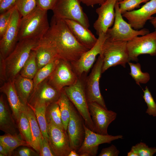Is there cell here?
I'll return each instance as SVG.
<instances>
[{
	"label": "cell",
	"instance_id": "ba28073f",
	"mask_svg": "<svg viewBox=\"0 0 156 156\" xmlns=\"http://www.w3.org/2000/svg\"><path fill=\"white\" fill-rule=\"evenodd\" d=\"M127 46L131 61L137 62L142 54L156 55V29L144 35L137 36L127 42Z\"/></svg>",
	"mask_w": 156,
	"mask_h": 156
},
{
	"label": "cell",
	"instance_id": "60d3db41",
	"mask_svg": "<svg viewBox=\"0 0 156 156\" xmlns=\"http://www.w3.org/2000/svg\"><path fill=\"white\" fill-rule=\"evenodd\" d=\"M58 0H36L37 6L47 11L53 9Z\"/></svg>",
	"mask_w": 156,
	"mask_h": 156
},
{
	"label": "cell",
	"instance_id": "7dc6e473",
	"mask_svg": "<svg viewBox=\"0 0 156 156\" xmlns=\"http://www.w3.org/2000/svg\"><path fill=\"white\" fill-rule=\"evenodd\" d=\"M68 156H80L77 151L75 150H72L69 153Z\"/></svg>",
	"mask_w": 156,
	"mask_h": 156
},
{
	"label": "cell",
	"instance_id": "2e32d148",
	"mask_svg": "<svg viewBox=\"0 0 156 156\" xmlns=\"http://www.w3.org/2000/svg\"><path fill=\"white\" fill-rule=\"evenodd\" d=\"M97 41L91 48L85 53L77 61L70 63L78 77L87 73L92 66L96 57L99 55L103 45L108 38L106 33H102L98 36Z\"/></svg>",
	"mask_w": 156,
	"mask_h": 156
},
{
	"label": "cell",
	"instance_id": "9a60e30c",
	"mask_svg": "<svg viewBox=\"0 0 156 156\" xmlns=\"http://www.w3.org/2000/svg\"><path fill=\"white\" fill-rule=\"evenodd\" d=\"M49 142L55 156H68L72 150L67 131L51 124H47Z\"/></svg>",
	"mask_w": 156,
	"mask_h": 156
},
{
	"label": "cell",
	"instance_id": "603a6c76",
	"mask_svg": "<svg viewBox=\"0 0 156 156\" xmlns=\"http://www.w3.org/2000/svg\"><path fill=\"white\" fill-rule=\"evenodd\" d=\"M24 112L29 121L32 137V148L39 154L43 137L33 109L28 105Z\"/></svg>",
	"mask_w": 156,
	"mask_h": 156
},
{
	"label": "cell",
	"instance_id": "7a4b0ae2",
	"mask_svg": "<svg viewBox=\"0 0 156 156\" xmlns=\"http://www.w3.org/2000/svg\"><path fill=\"white\" fill-rule=\"evenodd\" d=\"M47 11L37 6L31 13L22 17L19 27V41L26 39L40 40L42 38L50 27Z\"/></svg>",
	"mask_w": 156,
	"mask_h": 156
},
{
	"label": "cell",
	"instance_id": "d6986e66",
	"mask_svg": "<svg viewBox=\"0 0 156 156\" xmlns=\"http://www.w3.org/2000/svg\"><path fill=\"white\" fill-rule=\"evenodd\" d=\"M117 0H106L96 9L98 15L93 24V27L98 36L102 33H106L113 25L115 18V7Z\"/></svg>",
	"mask_w": 156,
	"mask_h": 156
},
{
	"label": "cell",
	"instance_id": "30bf717a",
	"mask_svg": "<svg viewBox=\"0 0 156 156\" xmlns=\"http://www.w3.org/2000/svg\"><path fill=\"white\" fill-rule=\"evenodd\" d=\"M85 135L81 146L77 152L80 156H95L98 153L100 144H109L112 141L122 139V135L116 136L102 135L92 131L85 125Z\"/></svg>",
	"mask_w": 156,
	"mask_h": 156
},
{
	"label": "cell",
	"instance_id": "d4e9b609",
	"mask_svg": "<svg viewBox=\"0 0 156 156\" xmlns=\"http://www.w3.org/2000/svg\"><path fill=\"white\" fill-rule=\"evenodd\" d=\"M32 50L35 52L36 60L38 69L54 60L59 58L50 46L39 43Z\"/></svg>",
	"mask_w": 156,
	"mask_h": 156
},
{
	"label": "cell",
	"instance_id": "8d00e7d4",
	"mask_svg": "<svg viewBox=\"0 0 156 156\" xmlns=\"http://www.w3.org/2000/svg\"><path fill=\"white\" fill-rule=\"evenodd\" d=\"M131 150L138 156H152L156 153V148L149 147L146 144L142 142L133 146Z\"/></svg>",
	"mask_w": 156,
	"mask_h": 156
},
{
	"label": "cell",
	"instance_id": "74e56055",
	"mask_svg": "<svg viewBox=\"0 0 156 156\" xmlns=\"http://www.w3.org/2000/svg\"><path fill=\"white\" fill-rule=\"evenodd\" d=\"M14 6L0 15V38L3 36L9 25Z\"/></svg>",
	"mask_w": 156,
	"mask_h": 156
},
{
	"label": "cell",
	"instance_id": "7c38bea8",
	"mask_svg": "<svg viewBox=\"0 0 156 156\" xmlns=\"http://www.w3.org/2000/svg\"><path fill=\"white\" fill-rule=\"evenodd\" d=\"M78 78L70 63L60 59L55 69L47 79L51 86L61 91L65 87L74 83Z\"/></svg>",
	"mask_w": 156,
	"mask_h": 156
},
{
	"label": "cell",
	"instance_id": "e575fe53",
	"mask_svg": "<svg viewBox=\"0 0 156 156\" xmlns=\"http://www.w3.org/2000/svg\"><path fill=\"white\" fill-rule=\"evenodd\" d=\"M143 92V98L147 107L146 113L150 116H156V103L147 87H146Z\"/></svg>",
	"mask_w": 156,
	"mask_h": 156
},
{
	"label": "cell",
	"instance_id": "bcb514c9",
	"mask_svg": "<svg viewBox=\"0 0 156 156\" xmlns=\"http://www.w3.org/2000/svg\"><path fill=\"white\" fill-rule=\"evenodd\" d=\"M0 156H10L7 149L3 146L0 144Z\"/></svg>",
	"mask_w": 156,
	"mask_h": 156
},
{
	"label": "cell",
	"instance_id": "8992f818",
	"mask_svg": "<svg viewBox=\"0 0 156 156\" xmlns=\"http://www.w3.org/2000/svg\"><path fill=\"white\" fill-rule=\"evenodd\" d=\"M115 18L113 26L107 30L108 38L113 40L128 42L135 37L146 34L150 32L147 28L137 30L123 19L117 1L115 7Z\"/></svg>",
	"mask_w": 156,
	"mask_h": 156
},
{
	"label": "cell",
	"instance_id": "e0dca14e",
	"mask_svg": "<svg viewBox=\"0 0 156 156\" xmlns=\"http://www.w3.org/2000/svg\"><path fill=\"white\" fill-rule=\"evenodd\" d=\"M88 107L95 132L102 135H108V128L116 119V113L104 108L96 102L88 103Z\"/></svg>",
	"mask_w": 156,
	"mask_h": 156
},
{
	"label": "cell",
	"instance_id": "277c9868",
	"mask_svg": "<svg viewBox=\"0 0 156 156\" xmlns=\"http://www.w3.org/2000/svg\"><path fill=\"white\" fill-rule=\"evenodd\" d=\"M127 44L126 42L113 40L108 38L106 40L99 55L103 61L102 73L117 65L125 68L130 62Z\"/></svg>",
	"mask_w": 156,
	"mask_h": 156
},
{
	"label": "cell",
	"instance_id": "681fc988",
	"mask_svg": "<svg viewBox=\"0 0 156 156\" xmlns=\"http://www.w3.org/2000/svg\"><path fill=\"white\" fill-rule=\"evenodd\" d=\"M127 156H138V155L133 151L131 150L130 151L127 153Z\"/></svg>",
	"mask_w": 156,
	"mask_h": 156
},
{
	"label": "cell",
	"instance_id": "4316f807",
	"mask_svg": "<svg viewBox=\"0 0 156 156\" xmlns=\"http://www.w3.org/2000/svg\"><path fill=\"white\" fill-rule=\"evenodd\" d=\"M57 101L60 108L64 128L66 131L70 116L72 103L66 95L63 89L61 91L60 96Z\"/></svg>",
	"mask_w": 156,
	"mask_h": 156
},
{
	"label": "cell",
	"instance_id": "f546056e",
	"mask_svg": "<svg viewBox=\"0 0 156 156\" xmlns=\"http://www.w3.org/2000/svg\"><path fill=\"white\" fill-rule=\"evenodd\" d=\"M38 70L35 52L32 50L19 74L23 77L33 79Z\"/></svg>",
	"mask_w": 156,
	"mask_h": 156
},
{
	"label": "cell",
	"instance_id": "c3c4849f",
	"mask_svg": "<svg viewBox=\"0 0 156 156\" xmlns=\"http://www.w3.org/2000/svg\"><path fill=\"white\" fill-rule=\"evenodd\" d=\"M150 22L153 27L156 29V16L150 20Z\"/></svg>",
	"mask_w": 156,
	"mask_h": 156
},
{
	"label": "cell",
	"instance_id": "cb8c5ba5",
	"mask_svg": "<svg viewBox=\"0 0 156 156\" xmlns=\"http://www.w3.org/2000/svg\"><path fill=\"white\" fill-rule=\"evenodd\" d=\"M12 81L20 99L24 104L27 105L33 89V79L23 77L19 74Z\"/></svg>",
	"mask_w": 156,
	"mask_h": 156
},
{
	"label": "cell",
	"instance_id": "b9f144b4",
	"mask_svg": "<svg viewBox=\"0 0 156 156\" xmlns=\"http://www.w3.org/2000/svg\"><path fill=\"white\" fill-rule=\"evenodd\" d=\"M120 153V151L116 147L112 144L108 147L102 148L98 156H118Z\"/></svg>",
	"mask_w": 156,
	"mask_h": 156
},
{
	"label": "cell",
	"instance_id": "f1b7e54d",
	"mask_svg": "<svg viewBox=\"0 0 156 156\" xmlns=\"http://www.w3.org/2000/svg\"><path fill=\"white\" fill-rule=\"evenodd\" d=\"M60 59L57 58L38 70L33 79V90L51 75L59 63Z\"/></svg>",
	"mask_w": 156,
	"mask_h": 156
},
{
	"label": "cell",
	"instance_id": "f907efd6",
	"mask_svg": "<svg viewBox=\"0 0 156 156\" xmlns=\"http://www.w3.org/2000/svg\"><path fill=\"white\" fill-rule=\"evenodd\" d=\"M117 1H118V2H119V1H122L123 0H117Z\"/></svg>",
	"mask_w": 156,
	"mask_h": 156
},
{
	"label": "cell",
	"instance_id": "484cf974",
	"mask_svg": "<svg viewBox=\"0 0 156 156\" xmlns=\"http://www.w3.org/2000/svg\"><path fill=\"white\" fill-rule=\"evenodd\" d=\"M0 144L7 149L10 156L14 151L20 146H26L31 147L29 143L22 138L19 134L12 135L5 133L1 135Z\"/></svg>",
	"mask_w": 156,
	"mask_h": 156
},
{
	"label": "cell",
	"instance_id": "5b68a950",
	"mask_svg": "<svg viewBox=\"0 0 156 156\" xmlns=\"http://www.w3.org/2000/svg\"><path fill=\"white\" fill-rule=\"evenodd\" d=\"M82 77H78L76 82L63 89L66 95L83 118L85 125L95 132L94 125L89 111L86 98L85 81Z\"/></svg>",
	"mask_w": 156,
	"mask_h": 156
},
{
	"label": "cell",
	"instance_id": "7402d4cb",
	"mask_svg": "<svg viewBox=\"0 0 156 156\" xmlns=\"http://www.w3.org/2000/svg\"><path fill=\"white\" fill-rule=\"evenodd\" d=\"M0 129L5 133L19 134L17 124L2 94L0 96Z\"/></svg>",
	"mask_w": 156,
	"mask_h": 156
},
{
	"label": "cell",
	"instance_id": "ab89813d",
	"mask_svg": "<svg viewBox=\"0 0 156 156\" xmlns=\"http://www.w3.org/2000/svg\"><path fill=\"white\" fill-rule=\"evenodd\" d=\"M40 156H55L49 143V140L43 138L39 152Z\"/></svg>",
	"mask_w": 156,
	"mask_h": 156
},
{
	"label": "cell",
	"instance_id": "7bdbcfd3",
	"mask_svg": "<svg viewBox=\"0 0 156 156\" xmlns=\"http://www.w3.org/2000/svg\"><path fill=\"white\" fill-rule=\"evenodd\" d=\"M0 80L1 83L3 84L8 81L6 68L5 59L0 55Z\"/></svg>",
	"mask_w": 156,
	"mask_h": 156
},
{
	"label": "cell",
	"instance_id": "83f0119b",
	"mask_svg": "<svg viewBox=\"0 0 156 156\" xmlns=\"http://www.w3.org/2000/svg\"><path fill=\"white\" fill-rule=\"evenodd\" d=\"M46 117L47 124H52L64 129L58 101L51 103L47 107Z\"/></svg>",
	"mask_w": 156,
	"mask_h": 156
},
{
	"label": "cell",
	"instance_id": "d6a6232c",
	"mask_svg": "<svg viewBox=\"0 0 156 156\" xmlns=\"http://www.w3.org/2000/svg\"><path fill=\"white\" fill-rule=\"evenodd\" d=\"M47 107V106L44 105H38L33 109L34 112L43 138L49 140L47 123L46 117Z\"/></svg>",
	"mask_w": 156,
	"mask_h": 156
},
{
	"label": "cell",
	"instance_id": "4dcf8cb0",
	"mask_svg": "<svg viewBox=\"0 0 156 156\" xmlns=\"http://www.w3.org/2000/svg\"><path fill=\"white\" fill-rule=\"evenodd\" d=\"M17 124L21 138L29 143L32 147V137L30 124L24 110L21 114Z\"/></svg>",
	"mask_w": 156,
	"mask_h": 156
},
{
	"label": "cell",
	"instance_id": "4fadbf2b",
	"mask_svg": "<svg viewBox=\"0 0 156 156\" xmlns=\"http://www.w3.org/2000/svg\"><path fill=\"white\" fill-rule=\"evenodd\" d=\"M61 91L51 86L47 78L33 90L27 105L32 109L38 105H44L47 107L51 103L58 101Z\"/></svg>",
	"mask_w": 156,
	"mask_h": 156
},
{
	"label": "cell",
	"instance_id": "3957f363",
	"mask_svg": "<svg viewBox=\"0 0 156 156\" xmlns=\"http://www.w3.org/2000/svg\"><path fill=\"white\" fill-rule=\"evenodd\" d=\"M40 40L26 39L19 41L15 47L5 59L8 80H13L18 74L33 49Z\"/></svg>",
	"mask_w": 156,
	"mask_h": 156
},
{
	"label": "cell",
	"instance_id": "816d5d0a",
	"mask_svg": "<svg viewBox=\"0 0 156 156\" xmlns=\"http://www.w3.org/2000/svg\"><path fill=\"white\" fill-rule=\"evenodd\" d=\"M2 0H0V2Z\"/></svg>",
	"mask_w": 156,
	"mask_h": 156
},
{
	"label": "cell",
	"instance_id": "f35d334b",
	"mask_svg": "<svg viewBox=\"0 0 156 156\" xmlns=\"http://www.w3.org/2000/svg\"><path fill=\"white\" fill-rule=\"evenodd\" d=\"M31 147L23 146L14 150L12 155L15 156H38L39 154Z\"/></svg>",
	"mask_w": 156,
	"mask_h": 156
},
{
	"label": "cell",
	"instance_id": "9c48e42d",
	"mask_svg": "<svg viewBox=\"0 0 156 156\" xmlns=\"http://www.w3.org/2000/svg\"><path fill=\"white\" fill-rule=\"evenodd\" d=\"M102 65V60L99 56L90 73L85 80V90L88 104L96 102L107 109L99 87Z\"/></svg>",
	"mask_w": 156,
	"mask_h": 156
},
{
	"label": "cell",
	"instance_id": "f6af8a7d",
	"mask_svg": "<svg viewBox=\"0 0 156 156\" xmlns=\"http://www.w3.org/2000/svg\"><path fill=\"white\" fill-rule=\"evenodd\" d=\"M81 2L87 6H93L96 4L101 5L106 0H79Z\"/></svg>",
	"mask_w": 156,
	"mask_h": 156
},
{
	"label": "cell",
	"instance_id": "d590c367",
	"mask_svg": "<svg viewBox=\"0 0 156 156\" xmlns=\"http://www.w3.org/2000/svg\"><path fill=\"white\" fill-rule=\"evenodd\" d=\"M150 0H123L118 2L120 11L122 14L139 8L140 5L146 3Z\"/></svg>",
	"mask_w": 156,
	"mask_h": 156
},
{
	"label": "cell",
	"instance_id": "44dd1931",
	"mask_svg": "<svg viewBox=\"0 0 156 156\" xmlns=\"http://www.w3.org/2000/svg\"><path fill=\"white\" fill-rule=\"evenodd\" d=\"M64 21L74 37L80 44L89 49L94 46L98 38L96 37L88 28L74 20L67 19Z\"/></svg>",
	"mask_w": 156,
	"mask_h": 156
},
{
	"label": "cell",
	"instance_id": "1f68e13d",
	"mask_svg": "<svg viewBox=\"0 0 156 156\" xmlns=\"http://www.w3.org/2000/svg\"><path fill=\"white\" fill-rule=\"evenodd\" d=\"M128 63L130 69L129 74L137 85L146 84L149 81L150 79V75L147 72H142L140 64L133 63L130 62Z\"/></svg>",
	"mask_w": 156,
	"mask_h": 156
},
{
	"label": "cell",
	"instance_id": "ffe728a7",
	"mask_svg": "<svg viewBox=\"0 0 156 156\" xmlns=\"http://www.w3.org/2000/svg\"><path fill=\"white\" fill-rule=\"evenodd\" d=\"M0 91L6 95L12 115L17 123L21 114L24 110L26 105L20 99L13 81L8 80L4 83L0 87Z\"/></svg>",
	"mask_w": 156,
	"mask_h": 156
},
{
	"label": "cell",
	"instance_id": "836d02e7",
	"mask_svg": "<svg viewBox=\"0 0 156 156\" xmlns=\"http://www.w3.org/2000/svg\"><path fill=\"white\" fill-rule=\"evenodd\" d=\"M14 5L23 17L31 13L36 8V0H17Z\"/></svg>",
	"mask_w": 156,
	"mask_h": 156
},
{
	"label": "cell",
	"instance_id": "ee69618b",
	"mask_svg": "<svg viewBox=\"0 0 156 156\" xmlns=\"http://www.w3.org/2000/svg\"><path fill=\"white\" fill-rule=\"evenodd\" d=\"M17 0H2L0 2V13H1L13 7Z\"/></svg>",
	"mask_w": 156,
	"mask_h": 156
},
{
	"label": "cell",
	"instance_id": "52a82bcc",
	"mask_svg": "<svg viewBox=\"0 0 156 156\" xmlns=\"http://www.w3.org/2000/svg\"><path fill=\"white\" fill-rule=\"evenodd\" d=\"M79 0H58L52 11L53 16L63 20L77 21L89 28L90 23L88 16L84 12Z\"/></svg>",
	"mask_w": 156,
	"mask_h": 156
},
{
	"label": "cell",
	"instance_id": "ac0fdd59",
	"mask_svg": "<svg viewBox=\"0 0 156 156\" xmlns=\"http://www.w3.org/2000/svg\"><path fill=\"white\" fill-rule=\"evenodd\" d=\"M156 14V0H150L138 9L126 12L122 14L134 29L139 30L144 28L146 22Z\"/></svg>",
	"mask_w": 156,
	"mask_h": 156
},
{
	"label": "cell",
	"instance_id": "5bb4252c",
	"mask_svg": "<svg viewBox=\"0 0 156 156\" xmlns=\"http://www.w3.org/2000/svg\"><path fill=\"white\" fill-rule=\"evenodd\" d=\"M84 125L83 118L72 103L66 130L72 150L77 151L81 146L85 135Z\"/></svg>",
	"mask_w": 156,
	"mask_h": 156
},
{
	"label": "cell",
	"instance_id": "6da1fadb",
	"mask_svg": "<svg viewBox=\"0 0 156 156\" xmlns=\"http://www.w3.org/2000/svg\"><path fill=\"white\" fill-rule=\"evenodd\" d=\"M39 43L50 46L59 58L70 63L77 61L89 50L77 40L64 20L53 16L48 30Z\"/></svg>",
	"mask_w": 156,
	"mask_h": 156
},
{
	"label": "cell",
	"instance_id": "8fae6325",
	"mask_svg": "<svg viewBox=\"0 0 156 156\" xmlns=\"http://www.w3.org/2000/svg\"><path fill=\"white\" fill-rule=\"evenodd\" d=\"M21 18L14 5L9 25L0 40V55L5 59L13 50L19 41V27Z\"/></svg>",
	"mask_w": 156,
	"mask_h": 156
}]
</instances>
